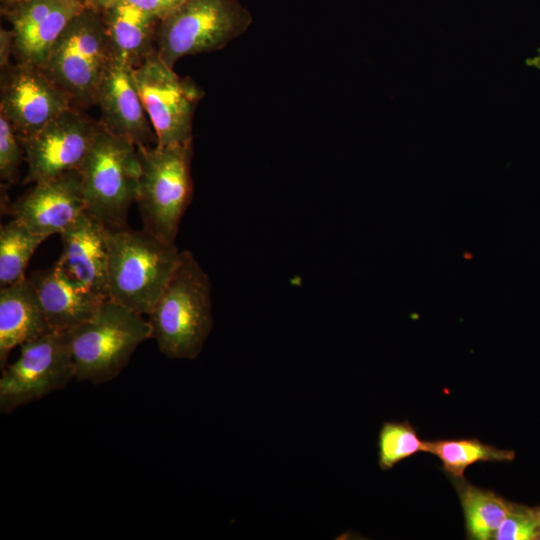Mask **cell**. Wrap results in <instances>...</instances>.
<instances>
[{"label":"cell","instance_id":"obj_8","mask_svg":"<svg viewBox=\"0 0 540 540\" xmlns=\"http://www.w3.org/2000/svg\"><path fill=\"white\" fill-rule=\"evenodd\" d=\"M20 347L19 357L2 369L0 411L5 414L62 390L75 379L68 330L52 329Z\"/></svg>","mask_w":540,"mask_h":540},{"label":"cell","instance_id":"obj_6","mask_svg":"<svg viewBox=\"0 0 540 540\" xmlns=\"http://www.w3.org/2000/svg\"><path fill=\"white\" fill-rule=\"evenodd\" d=\"M86 212L107 229L127 226V213L136 202L141 166L130 140L100 129L79 169Z\"/></svg>","mask_w":540,"mask_h":540},{"label":"cell","instance_id":"obj_5","mask_svg":"<svg viewBox=\"0 0 540 540\" xmlns=\"http://www.w3.org/2000/svg\"><path fill=\"white\" fill-rule=\"evenodd\" d=\"M112 62L102 12L86 6L60 34L42 69L79 109L97 104L100 84Z\"/></svg>","mask_w":540,"mask_h":540},{"label":"cell","instance_id":"obj_18","mask_svg":"<svg viewBox=\"0 0 540 540\" xmlns=\"http://www.w3.org/2000/svg\"><path fill=\"white\" fill-rule=\"evenodd\" d=\"M99 10L106 24L114 62L134 69L155 51L159 18L126 4Z\"/></svg>","mask_w":540,"mask_h":540},{"label":"cell","instance_id":"obj_7","mask_svg":"<svg viewBox=\"0 0 540 540\" xmlns=\"http://www.w3.org/2000/svg\"><path fill=\"white\" fill-rule=\"evenodd\" d=\"M251 23L238 0H184L160 20L155 50L173 68L182 57L223 49Z\"/></svg>","mask_w":540,"mask_h":540},{"label":"cell","instance_id":"obj_22","mask_svg":"<svg viewBox=\"0 0 540 540\" xmlns=\"http://www.w3.org/2000/svg\"><path fill=\"white\" fill-rule=\"evenodd\" d=\"M424 451L422 441L408 421L384 422L378 434V464L381 470H390L397 463Z\"/></svg>","mask_w":540,"mask_h":540},{"label":"cell","instance_id":"obj_10","mask_svg":"<svg viewBox=\"0 0 540 540\" xmlns=\"http://www.w3.org/2000/svg\"><path fill=\"white\" fill-rule=\"evenodd\" d=\"M99 129L100 123L71 107L34 134L20 138L28 164L25 183L79 170Z\"/></svg>","mask_w":540,"mask_h":540},{"label":"cell","instance_id":"obj_23","mask_svg":"<svg viewBox=\"0 0 540 540\" xmlns=\"http://www.w3.org/2000/svg\"><path fill=\"white\" fill-rule=\"evenodd\" d=\"M495 540H535L540 539V519L536 508L512 503L497 529Z\"/></svg>","mask_w":540,"mask_h":540},{"label":"cell","instance_id":"obj_27","mask_svg":"<svg viewBox=\"0 0 540 540\" xmlns=\"http://www.w3.org/2000/svg\"><path fill=\"white\" fill-rule=\"evenodd\" d=\"M22 1L23 0H0L1 13L3 14L6 11L12 9Z\"/></svg>","mask_w":540,"mask_h":540},{"label":"cell","instance_id":"obj_12","mask_svg":"<svg viewBox=\"0 0 540 540\" xmlns=\"http://www.w3.org/2000/svg\"><path fill=\"white\" fill-rule=\"evenodd\" d=\"M85 211L86 203L79 170L67 171L36 183L9 207L14 219L31 231L47 237L62 233Z\"/></svg>","mask_w":540,"mask_h":540},{"label":"cell","instance_id":"obj_26","mask_svg":"<svg viewBox=\"0 0 540 540\" xmlns=\"http://www.w3.org/2000/svg\"><path fill=\"white\" fill-rule=\"evenodd\" d=\"M14 55V36L12 30L0 29V68L9 65L10 57Z\"/></svg>","mask_w":540,"mask_h":540},{"label":"cell","instance_id":"obj_19","mask_svg":"<svg viewBox=\"0 0 540 540\" xmlns=\"http://www.w3.org/2000/svg\"><path fill=\"white\" fill-rule=\"evenodd\" d=\"M454 481L463 509L467 537L473 540L493 539L512 502L491 490L470 484L465 478Z\"/></svg>","mask_w":540,"mask_h":540},{"label":"cell","instance_id":"obj_13","mask_svg":"<svg viewBox=\"0 0 540 540\" xmlns=\"http://www.w3.org/2000/svg\"><path fill=\"white\" fill-rule=\"evenodd\" d=\"M84 0H23L3 13L11 24L17 62L43 68L51 49Z\"/></svg>","mask_w":540,"mask_h":540},{"label":"cell","instance_id":"obj_1","mask_svg":"<svg viewBox=\"0 0 540 540\" xmlns=\"http://www.w3.org/2000/svg\"><path fill=\"white\" fill-rule=\"evenodd\" d=\"M212 286L189 250L178 263L149 316L151 338L170 359H195L212 328Z\"/></svg>","mask_w":540,"mask_h":540},{"label":"cell","instance_id":"obj_11","mask_svg":"<svg viewBox=\"0 0 540 540\" xmlns=\"http://www.w3.org/2000/svg\"><path fill=\"white\" fill-rule=\"evenodd\" d=\"M73 107L67 93L41 67L17 62L1 69L0 114L28 137Z\"/></svg>","mask_w":540,"mask_h":540},{"label":"cell","instance_id":"obj_9","mask_svg":"<svg viewBox=\"0 0 540 540\" xmlns=\"http://www.w3.org/2000/svg\"><path fill=\"white\" fill-rule=\"evenodd\" d=\"M136 85L157 138V146L193 141L192 122L204 91L178 75L155 50L134 68Z\"/></svg>","mask_w":540,"mask_h":540},{"label":"cell","instance_id":"obj_2","mask_svg":"<svg viewBox=\"0 0 540 540\" xmlns=\"http://www.w3.org/2000/svg\"><path fill=\"white\" fill-rule=\"evenodd\" d=\"M109 299L149 315L180 257L175 243L128 226L108 229Z\"/></svg>","mask_w":540,"mask_h":540},{"label":"cell","instance_id":"obj_17","mask_svg":"<svg viewBox=\"0 0 540 540\" xmlns=\"http://www.w3.org/2000/svg\"><path fill=\"white\" fill-rule=\"evenodd\" d=\"M51 329L37 292L28 278L0 290V366L10 352Z\"/></svg>","mask_w":540,"mask_h":540},{"label":"cell","instance_id":"obj_24","mask_svg":"<svg viewBox=\"0 0 540 540\" xmlns=\"http://www.w3.org/2000/svg\"><path fill=\"white\" fill-rule=\"evenodd\" d=\"M24 148L9 120L0 114V178L8 184L18 179Z\"/></svg>","mask_w":540,"mask_h":540},{"label":"cell","instance_id":"obj_3","mask_svg":"<svg viewBox=\"0 0 540 540\" xmlns=\"http://www.w3.org/2000/svg\"><path fill=\"white\" fill-rule=\"evenodd\" d=\"M75 379L103 384L116 378L151 338L142 314L106 299L89 320L68 330Z\"/></svg>","mask_w":540,"mask_h":540},{"label":"cell","instance_id":"obj_21","mask_svg":"<svg viewBox=\"0 0 540 540\" xmlns=\"http://www.w3.org/2000/svg\"><path fill=\"white\" fill-rule=\"evenodd\" d=\"M14 219L0 227V288L26 278V267L36 249L47 239Z\"/></svg>","mask_w":540,"mask_h":540},{"label":"cell","instance_id":"obj_25","mask_svg":"<svg viewBox=\"0 0 540 540\" xmlns=\"http://www.w3.org/2000/svg\"><path fill=\"white\" fill-rule=\"evenodd\" d=\"M183 1L184 0H84L86 6L97 9L115 4L131 5L156 16L160 20L165 18Z\"/></svg>","mask_w":540,"mask_h":540},{"label":"cell","instance_id":"obj_28","mask_svg":"<svg viewBox=\"0 0 540 540\" xmlns=\"http://www.w3.org/2000/svg\"><path fill=\"white\" fill-rule=\"evenodd\" d=\"M537 512H538V516H539V519H540V506L537 507Z\"/></svg>","mask_w":540,"mask_h":540},{"label":"cell","instance_id":"obj_14","mask_svg":"<svg viewBox=\"0 0 540 540\" xmlns=\"http://www.w3.org/2000/svg\"><path fill=\"white\" fill-rule=\"evenodd\" d=\"M60 236L62 251L55 267L82 288L109 299L106 226L85 211Z\"/></svg>","mask_w":540,"mask_h":540},{"label":"cell","instance_id":"obj_15","mask_svg":"<svg viewBox=\"0 0 540 540\" xmlns=\"http://www.w3.org/2000/svg\"><path fill=\"white\" fill-rule=\"evenodd\" d=\"M97 104L101 124L136 147L157 144L156 134L140 97L134 69L112 62L100 84Z\"/></svg>","mask_w":540,"mask_h":540},{"label":"cell","instance_id":"obj_20","mask_svg":"<svg viewBox=\"0 0 540 540\" xmlns=\"http://www.w3.org/2000/svg\"><path fill=\"white\" fill-rule=\"evenodd\" d=\"M425 452L435 455L443 470L453 479H463L467 467L477 462H510L512 450L485 444L476 438L437 439L425 441Z\"/></svg>","mask_w":540,"mask_h":540},{"label":"cell","instance_id":"obj_4","mask_svg":"<svg viewBox=\"0 0 540 540\" xmlns=\"http://www.w3.org/2000/svg\"><path fill=\"white\" fill-rule=\"evenodd\" d=\"M141 173L137 204L144 230L175 243L183 215L193 198V141L137 147Z\"/></svg>","mask_w":540,"mask_h":540},{"label":"cell","instance_id":"obj_16","mask_svg":"<svg viewBox=\"0 0 540 540\" xmlns=\"http://www.w3.org/2000/svg\"><path fill=\"white\" fill-rule=\"evenodd\" d=\"M29 279L51 329L69 330L89 320L106 300L70 280L55 265L33 272Z\"/></svg>","mask_w":540,"mask_h":540}]
</instances>
